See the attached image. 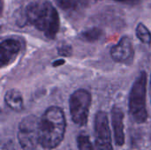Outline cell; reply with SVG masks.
<instances>
[{
  "label": "cell",
  "instance_id": "obj_9",
  "mask_svg": "<svg viewBox=\"0 0 151 150\" xmlns=\"http://www.w3.org/2000/svg\"><path fill=\"white\" fill-rule=\"evenodd\" d=\"M111 121L114 133V140L117 146L121 147L125 144L124 133V113L119 107H113L111 110Z\"/></svg>",
  "mask_w": 151,
  "mask_h": 150
},
{
  "label": "cell",
  "instance_id": "obj_15",
  "mask_svg": "<svg viewBox=\"0 0 151 150\" xmlns=\"http://www.w3.org/2000/svg\"><path fill=\"white\" fill-rule=\"evenodd\" d=\"M58 55L62 57H70L72 55V46L66 43H62L58 47Z\"/></svg>",
  "mask_w": 151,
  "mask_h": 150
},
{
  "label": "cell",
  "instance_id": "obj_16",
  "mask_svg": "<svg viewBox=\"0 0 151 150\" xmlns=\"http://www.w3.org/2000/svg\"><path fill=\"white\" fill-rule=\"evenodd\" d=\"M112 1H115V2H118V3H122V4H128V5H132V6H134V5H137L141 3L142 0H112Z\"/></svg>",
  "mask_w": 151,
  "mask_h": 150
},
{
  "label": "cell",
  "instance_id": "obj_14",
  "mask_svg": "<svg viewBox=\"0 0 151 150\" xmlns=\"http://www.w3.org/2000/svg\"><path fill=\"white\" fill-rule=\"evenodd\" d=\"M77 146L79 150H94L89 137L86 134H80L77 137Z\"/></svg>",
  "mask_w": 151,
  "mask_h": 150
},
{
  "label": "cell",
  "instance_id": "obj_4",
  "mask_svg": "<svg viewBox=\"0 0 151 150\" xmlns=\"http://www.w3.org/2000/svg\"><path fill=\"white\" fill-rule=\"evenodd\" d=\"M18 141L23 150H35L40 145V119L29 115L25 117L19 125Z\"/></svg>",
  "mask_w": 151,
  "mask_h": 150
},
{
  "label": "cell",
  "instance_id": "obj_11",
  "mask_svg": "<svg viewBox=\"0 0 151 150\" xmlns=\"http://www.w3.org/2000/svg\"><path fill=\"white\" fill-rule=\"evenodd\" d=\"M91 0H56L58 5L65 11H80L88 7Z\"/></svg>",
  "mask_w": 151,
  "mask_h": 150
},
{
  "label": "cell",
  "instance_id": "obj_5",
  "mask_svg": "<svg viewBox=\"0 0 151 150\" xmlns=\"http://www.w3.org/2000/svg\"><path fill=\"white\" fill-rule=\"evenodd\" d=\"M91 99L90 93L83 88L74 91L71 95L69 107L71 117L74 124L80 126H83L87 124Z\"/></svg>",
  "mask_w": 151,
  "mask_h": 150
},
{
  "label": "cell",
  "instance_id": "obj_19",
  "mask_svg": "<svg viewBox=\"0 0 151 150\" xmlns=\"http://www.w3.org/2000/svg\"><path fill=\"white\" fill-rule=\"evenodd\" d=\"M96 1H100V0H96Z\"/></svg>",
  "mask_w": 151,
  "mask_h": 150
},
{
  "label": "cell",
  "instance_id": "obj_12",
  "mask_svg": "<svg viewBox=\"0 0 151 150\" xmlns=\"http://www.w3.org/2000/svg\"><path fill=\"white\" fill-rule=\"evenodd\" d=\"M103 34H104V31L100 27H91V28L82 31L80 34L79 37L81 40H82L84 42H97L98 40H100L102 38Z\"/></svg>",
  "mask_w": 151,
  "mask_h": 150
},
{
  "label": "cell",
  "instance_id": "obj_2",
  "mask_svg": "<svg viewBox=\"0 0 151 150\" xmlns=\"http://www.w3.org/2000/svg\"><path fill=\"white\" fill-rule=\"evenodd\" d=\"M25 15L27 21L42 32L49 39H54L60 27L59 14L50 2L29 4Z\"/></svg>",
  "mask_w": 151,
  "mask_h": 150
},
{
  "label": "cell",
  "instance_id": "obj_3",
  "mask_svg": "<svg viewBox=\"0 0 151 150\" xmlns=\"http://www.w3.org/2000/svg\"><path fill=\"white\" fill-rule=\"evenodd\" d=\"M147 73L142 71L135 80L129 95V113L132 118L138 124H143L148 119L146 107L147 93Z\"/></svg>",
  "mask_w": 151,
  "mask_h": 150
},
{
  "label": "cell",
  "instance_id": "obj_7",
  "mask_svg": "<svg viewBox=\"0 0 151 150\" xmlns=\"http://www.w3.org/2000/svg\"><path fill=\"white\" fill-rule=\"evenodd\" d=\"M111 57L117 63L131 65L134 58V49L132 40L128 36H123L111 49Z\"/></svg>",
  "mask_w": 151,
  "mask_h": 150
},
{
  "label": "cell",
  "instance_id": "obj_17",
  "mask_svg": "<svg viewBox=\"0 0 151 150\" xmlns=\"http://www.w3.org/2000/svg\"><path fill=\"white\" fill-rule=\"evenodd\" d=\"M64 64H65V60L64 59H58V60H56L53 63V66H59V65H62Z\"/></svg>",
  "mask_w": 151,
  "mask_h": 150
},
{
  "label": "cell",
  "instance_id": "obj_8",
  "mask_svg": "<svg viewBox=\"0 0 151 150\" xmlns=\"http://www.w3.org/2000/svg\"><path fill=\"white\" fill-rule=\"evenodd\" d=\"M20 50V42L15 39H5L0 44V65L2 67L10 65Z\"/></svg>",
  "mask_w": 151,
  "mask_h": 150
},
{
  "label": "cell",
  "instance_id": "obj_6",
  "mask_svg": "<svg viewBox=\"0 0 151 150\" xmlns=\"http://www.w3.org/2000/svg\"><path fill=\"white\" fill-rule=\"evenodd\" d=\"M94 126L96 149L98 150H113L109 120L104 111H100L96 114Z\"/></svg>",
  "mask_w": 151,
  "mask_h": 150
},
{
  "label": "cell",
  "instance_id": "obj_1",
  "mask_svg": "<svg viewBox=\"0 0 151 150\" xmlns=\"http://www.w3.org/2000/svg\"><path fill=\"white\" fill-rule=\"evenodd\" d=\"M65 113L59 107H49L40 118V146L53 149L60 145L65 133Z\"/></svg>",
  "mask_w": 151,
  "mask_h": 150
},
{
  "label": "cell",
  "instance_id": "obj_13",
  "mask_svg": "<svg viewBox=\"0 0 151 150\" xmlns=\"http://www.w3.org/2000/svg\"><path fill=\"white\" fill-rule=\"evenodd\" d=\"M135 34L137 38L143 42L144 44L150 45L151 43V33L149 30V28L143 24L139 23L135 28Z\"/></svg>",
  "mask_w": 151,
  "mask_h": 150
},
{
  "label": "cell",
  "instance_id": "obj_18",
  "mask_svg": "<svg viewBox=\"0 0 151 150\" xmlns=\"http://www.w3.org/2000/svg\"><path fill=\"white\" fill-rule=\"evenodd\" d=\"M150 99H151V74H150Z\"/></svg>",
  "mask_w": 151,
  "mask_h": 150
},
{
  "label": "cell",
  "instance_id": "obj_10",
  "mask_svg": "<svg viewBox=\"0 0 151 150\" xmlns=\"http://www.w3.org/2000/svg\"><path fill=\"white\" fill-rule=\"evenodd\" d=\"M6 105L14 111L20 112L24 110V103L21 93L17 89H10L4 95Z\"/></svg>",
  "mask_w": 151,
  "mask_h": 150
}]
</instances>
